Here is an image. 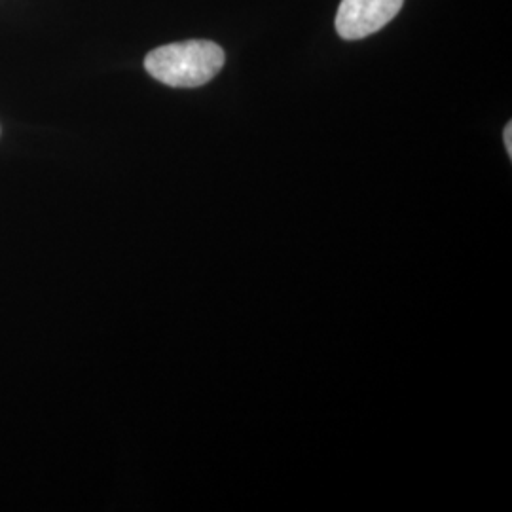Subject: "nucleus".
Instances as JSON below:
<instances>
[{
	"instance_id": "obj_1",
	"label": "nucleus",
	"mask_w": 512,
	"mask_h": 512,
	"mask_svg": "<svg viewBox=\"0 0 512 512\" xmlns=\"http://www.w3.org/2000/svg\"><path fill=\"white\" fill-rule=\"evenodd\" d=\"M224 50L211 40H186L152 50L145 59L147 73L171 88H200L222 71Z\"/></svg>"
},
{
	"instance_id": "obj_2",
	"label": "nucleus",
	"mask_w": 512,
	"mask_h": 512,
	"mask_svg": "<svg viewBox=\"0 0 512 512\" xmlns=\"http://www.w3.org/2000/svg\"><path fill=\"white\" fill-rule=\"evenodd\" d=\"M404 0H342L336 31L344 40H361L382 31L395 18Z\"/></svg>"
},
{
	"instance_id": "obj_3",
	"label": "nucleus",
	"mask_w": 512,
	"mask_h": 512,
	"mask_svg": "<svg viewBox=\"0 0 512 512\" xmlns=\"http://www.w3.org/2000/svg\"><path fill=\"white\" fill-rule=\"evenodd\" d=\"M503 141H505L509 156H512V124H507V128L503 131Z\"/></svg>"
}]
</instances>
